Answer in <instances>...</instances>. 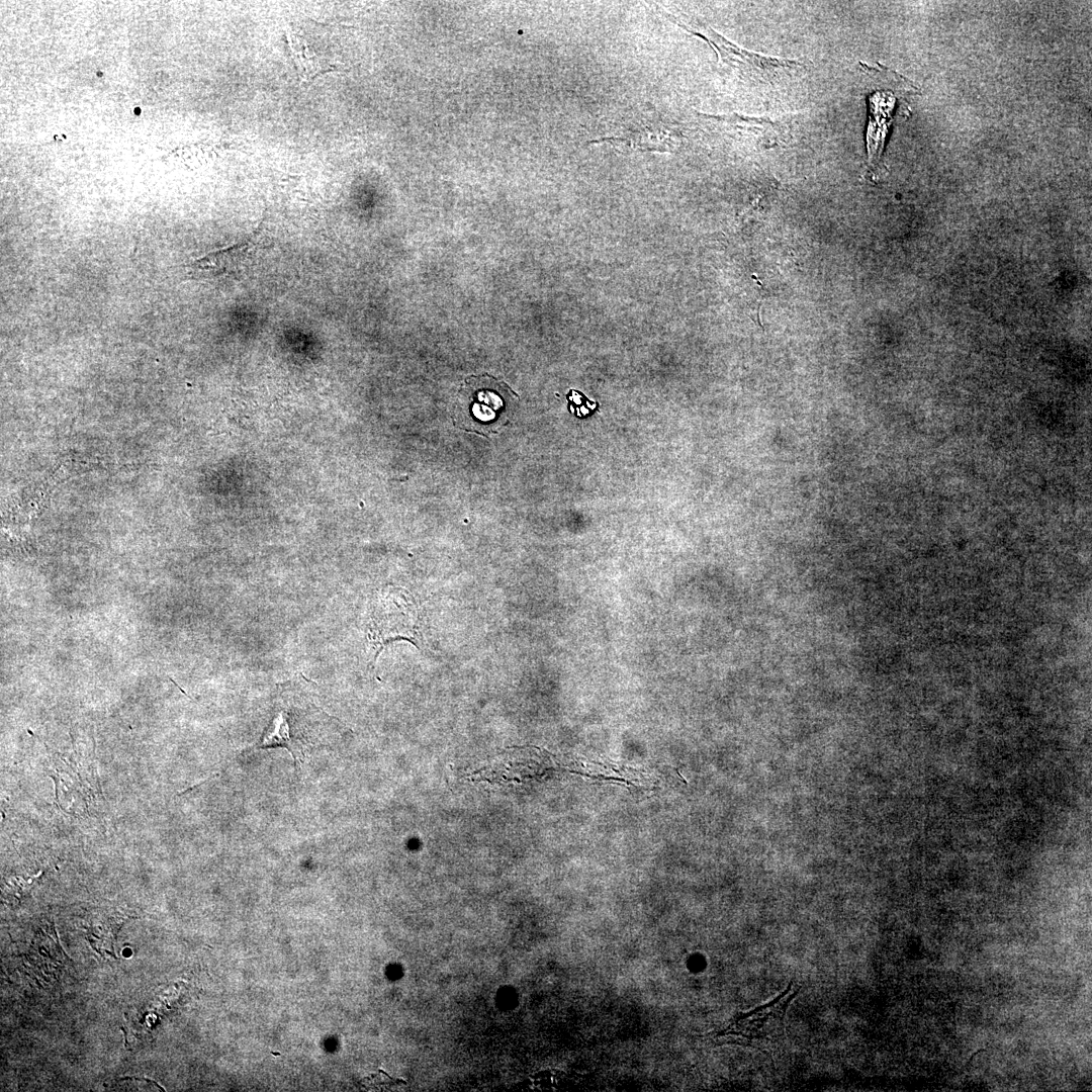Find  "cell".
Instances as JSON below:
<instances>
[{
  "label": "cell",
  "mask_w": 1092,
  "mask_h": 1092,
  "mask_svg": "<svg viewBox=\"0 0 1092 1092\" xmlns=\"http://www.w3.org/2000/svg\"><path fill=\"white\" fill-rule=\"evenodd\" d=\"M862 70L871 78L868 94L869 122L867 129V150L869 173L879 178L885 173L883 153L886 138L892 124L909 115L908 96L917 93V88L894 71L881 66Z\"/></svg>",
  "instance_id": "1"
},
{
  "label": "cell",
  "mask_w": 1092,
  "mask_h": 1092,
  "mask_svg": "<svg viewBox=\"0 0 1092 1092\" xmlns=\"http://www.w3.org/2000/svg\"><path fill=\"white\" fill-rule=\"evenodd\" d=\"M669 18L692 34L706 40L715 51L718 63L745 80L770 84L791 77L804 68V64L796 60L763 56L742 49L698 19L685 20L673 16Z\"/></svg>",
  "instance_id": "2"
},
{
  "label": "cell",
  "mask_w": 1092,
  "mask_h": 1092,
  "mask_svg": "<svg viewBox=\"0 0 1092 1092\" xmlns=\"http://www.w3.org/2000/svg\"><path fill=\"white\" fill-rule=\"evenodd\" d=\"M513 395L511 388L494 377L471 376L459 391L454 423L481 435L497 433L508 422Z\"/></svg>",
  "instance_id": "3"
},
{
  "label": "cell",
  "mask_w": 1092,
  "mask_h": 1092,
  "mask_svg": "<svg viewBox=\"0 0 1092 1092\" xmlns=\"http://www.w3.org/2000/svg\"><path fill=\"white\" fill-rule=\"evenodd\" d=\"M420 611L404 588L386 586L376 594L368 622V639L375 659L388 643L406 640L416 646L421 640Z\"/></svg>",
  "instance_id": "4"
},
{
  "label": "cell",
  "mask_w": 1092,
  "mask_h": 1092,
  "mask_svg": "<svg viewBox=\"0 0 1092 1092\" xmlns=\"http://www.w3.org/2000/svg\"><path fill=\"white\" fill-rule=\"evenodd\" d=\"M798 991L791 983L771 1001L738 1014L715 1038L721 1043L752 1048L770 1044L783 1033L787 1010Z\"/></svg>",
  "instance_id": "5"
},
{
  "label": "cell",
  "mask_w": 1092,
  "mask_h": 1092,
  "mask_svg": "<svg viewBox=\"0 0 1092 1092\" xmlns=\"http://www.w3.org/2000/svg\"><path fill=\"white\" fill-rule=\"evenodd\" d=\"M700 116L710 128L760 149L785 146L791 136V118L788 116H745L737 113Z\"/></svg>",
  "instance_id": "6"
},
{
  "label": "cell",
  "mask_w": 1092,
  "mask_h": 1092,
  "mask_svg": "<svg viewBox=\"0 0 1092 1092\" xmlns=\"http://www.w3.org/2000/svg\"><path fill=\"white\" fill-rule=\"evenodd\" d=\"M263 249L259 233H254L247 241L196 260L189 266V272L194 277L208 279L241 276L256 265Z\"/></svg>",
  "instance_id": "7"
},
{
  "label": "cell",
  "mask_w": 1092,
  "mask_h": 1092,
  "mask_svg": "<svg viewBox=\"0 0 1092 1092\" xmlns=\"http://www.w3.org/2000/svg\"><path fill=\"white\" fill-rule=\"evenodd\" d=\"M614 146H629L645 151L671 152L675 146L673 130L655 124H641L630 129L624 136L606 139Z\"/></svg>",
  "instance_id": "8"
},
{
  "label": "cell",
  "mask_w": 1092,
  "mask_h": 1092,
  "mask_svg": "<svg viewBox=\"0 0 1092 1092\" xmlns=\"http://www.w3.org/2000/svg\"><path fill=\"white\" fill-rule=\"evenodd\" d=\"M286 39L291 59L302 80L311 81L333 70L331 69L333 67L330 64L316 57L313 52L310 51L302 35L288 30L286 32Z\"/></svg>",
  "instance_id": "9"
},
{
  "label": "cell",
  "mask_w": 1092,
  "mask_h": 1092,
  "mask_svg": "<svg viewBox=\"0 0 1092 1092\" xmlns=\"http://www.w3.org/2000/svg\"><path fill=\"white\" fill-rule=\"evenodd\" d=\"M372 1076L375 1078L374 1080H372V1078L370 1077L363 1079V1082L366 1083L368 1087H391L398 1083H401V1081L399 1080L389 1078L386 1074L383 1076H381L380 1074H373Z\"/></svg>",
  "instance_id": "10"
}]
</instances>
